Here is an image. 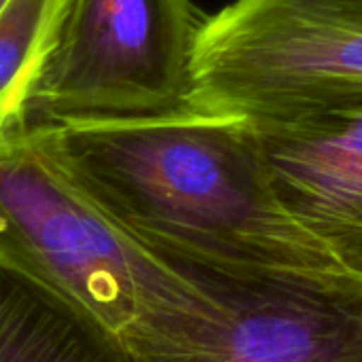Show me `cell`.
I'll use <instances>...</instances> for the list:
<instances>
[{
    "mask_svg": "<svg viewBox=\"0 0 362 362\" xmlns=\"http://www.w3.org/2000/svg\"><path fill=\"white\" fill-rule=\"evenodd\" d=\"M6 2H8V0H0V11H2V6H4Z\"/></svg>",
    "mask_w": 362,
    "mask_h": 362,
    "instance_id": "10",
    "label": "cell"
},
{
    "mask_svg": "<svg viewBox=\"0 0 362 362\" xmlns=\"http://www.w3.org/2000/svg\"><path fill=\"white\" fill-rule=\"evenodd\" d=\"M30 125L78 189L153 255L352 272L282 208L242 119L185 108Z\"/></svg>",
    "mask_w": 362,
    "mask_h": 362,
    "instance_id": "1",
    "label": "cell"
},
{
    "mask_svg": "<svg viewBox=\"0 0 362 362\" xmlns=\"http://www.w3.org/2000/svg\"><path fill=\"white\" fill-rule=\"evenodd\" d=\"M362 102V0H233L206 15L189 106L248 123Z\"/></svg>",
    "mask_w": 362,
    "mask_h": 362,
    "instance_id": "4",
    "label": "cell"
},
{
    "mask_svg": "<svg viewBox=\"0 0 362 362\" xmlns=\"http://www.w3.org/2000/svg\"><path fill=\"white\" fill-rule=\"evenodd\" d=\"M25 125H30V123H15V121H4V119H0V144H2L6 138H11L13 134H17L19 129H23Z\"/></svg>",
    "mask_w": 362,
    "mask_h": 362,
    "instance_id": "9",
    "label": "cell"
},
{
    "mask_svg": "<svg viewBox=\"0 0 362 362\" xmlns=\"http://www.w3.org/2000/svg\"><path fill=\"white\" fill-rule=\"evenodd\" d=\"M248 125L282 208L362 274V102Z\"/></svg>",
    "mask_w": 362,
    "mask_h": 362,
    "instance_id": "6",
    "label": "cell"
},
{
    "mask_svg": "<svg viewBox=\"0 0 362 362\" xmlns=\"http://www.w3.org/2000/svg\"><path fill=\"white\" fill-rule=\"evenodd\" d=\"M0 259L123 337L180 282L121 231L25 125L0 144Z\"/></svg>",
    "mask_w": 362,
    "mask_h": 362,
    "instance_id": "3",
    "label": "cell"
},
{
    "mask_svg": "<svg viewBox=\"0 0 362 362\" xmlns=\"http://www.w3.org/2000/svg\"><path fill=\"white\" fill-rule=\"evenodd\" d=\"M68 0H8L0 11V119L30 123V104L59 38Z\"/></svg>",
    "mask_w": 362,
    "mask_h": 362,
    "instance_id": "8",
    "label": "cell"
},
{
    "mask_svg": "<svg viewBox=\"0 0 362 362\" xmlns=\"http://www.w3.org/2000/svg\"><path fill=\"white\" fill-rule=\"evenodd\" d=\"M204 17L191 0H68L30 123L144 119L191 108Z\"/></svg>",
    "mask_w": 362,
    "mask_h": 362,
    "instance_id": "5",
    "label": "cell"
},
{
    "mask_svg": "<svg viewBox=\"0 0 362 362\" xmlns=\"http://www.w3.org/2000/svg\"><path fill=\"white\" fill-rule=\"evenodd\" d=\"M0 362H132L119 335L0 259Z\"/></svg>",
    "mask_w": 362,
    "mask_h": 362,
    "instance_id": "7",
    "label": "cell"
},
{
    "mask_svg": "<svg viewBox=\"0 0 362 362\" xmlns=\"http://www.w3.org/2000/svg\"><path fill=\"white\" fill-rule=\"evenodd\" d=\"M157 257L180 282L121 337L132 362H362V274Z\"/></svg>",
    "mask_w": 362,
    "mask_h": 362,
    "instance_id": "2",
    "label": "cell"
}]
</instances>
